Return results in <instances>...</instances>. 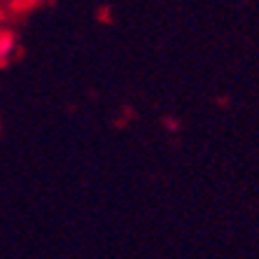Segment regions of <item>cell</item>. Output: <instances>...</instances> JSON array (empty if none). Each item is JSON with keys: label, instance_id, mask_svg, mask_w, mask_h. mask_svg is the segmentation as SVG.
Listing matches in <instances>:
<instances>
[{"label": "cell", "instance_id": "cell-1", "mask_svg": "<svg viewBox=\"0 0 259 259\" xmlns=\"http://www.w3.org/2000/svg\"><path fill=\"white\" fill-rule=\"evenodd\" d=\"M17 37L12 33H0V66H5L17 56Z\"/></svg>", "mask_w": 259, "mask_h": 259}, {"label": "cell", "instance_id": "cell-2", "mask_svg": "<svg viewBox=\"0 0 259 259\" xmlns=\"http://www.w3.org/2000/svg\"><path fill=\"white\" fill-rule=\"evenodd\" d=\"M37 0H10V5L14 7V10H26V7L35 5Z\"/></svg>", "mask_w": 259, "mask_h": 259}, {"label": "cell", "instance_id": "cell-3", "mask_svg": "<svg viewBox=\"0 0 259 259\" xmlns=\"http://www.w3.org/2000/svg\"><path fill=\"white\" fill-rule=\"evenodd\" d=\"M0 7H3V3H0Z\"/></svg>", "mask_w": 259, "mask_h": 259}]
</instances>
